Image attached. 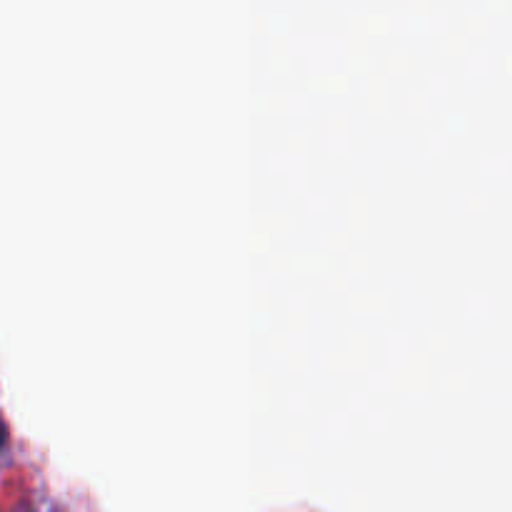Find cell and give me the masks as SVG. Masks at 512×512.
<instances>
[{
    "mask_svg": "<svg viewBox=\"0 0 512 512\" xmlns=\"http://www.w3.org/2000/svg\"><path fill=\"white\" fill-rule=\"evenodd\" d=\"M8 438H10V430H8V425H5V420L0 418V450L8 445Z\"/></svg>",
    "mask_w": 512,
    "mask_h": 512,
    "instance_id": "6da1fadb",
    "label": "cell"
}]
</instances>
